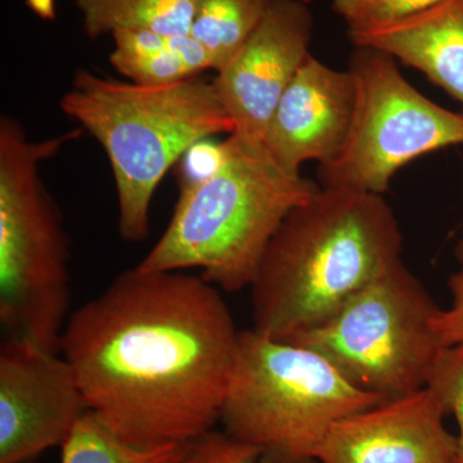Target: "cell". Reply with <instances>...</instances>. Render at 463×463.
Wrapping results in <instances>:
<instances>
[{
    "label": "cell",
    "mask_w": 463,
    "mask_h": 463,
    "mask_svg": "<svg viewBox=\"0 0 463 463\" xmlns=\"http://www.w3.org/2000/svg\"><path fill=\"white\" fill-rule=\"evenodd\" d=\"M240 334L203 277L136 267L71 313L61 354L90 412L118 438L187 444L221 421Z\"/></svg>",
    "instance_id": "6da1fadb"
},
{
    "label": "cell",
    "mask_w": 463,
    "mask_h": 463,
    "mask_svg": "<svg viewBox=\"0 0 463 463\" xmlns=\"http://www.w3.org/2000/svg\"><path fill=\"white\" fill-rule=\"evenodd\" d=\"M401 252V228L383 194L319 187L268 243L250 286L252 330L288 340L318 325Z\"/></svg>",
    "instance_id": "7a4b0ae2"
},
{
    "label": "cell",
    "mask_w": 463,
    "mask_h": 463,
    "mask_svg": "<svg viewBox=\"0 0 463 463\" xmlns=\"http://www.w3.org/2000/svg\"><path fill=\"white\" fill-rule=\"evenodd\" d=\"M223 143L221 167L205 181L179 187L165 232L137 267L196 268L221 291L250 288L283 219L319 188L279 165L260 139L232 133Z\"/></svg>",
    "instance_id": "3957f363"
},
{
    "label": "cell",
    "mask_w": 463,
    "mask_h": 463,
    "mask_svg": "<svg viewBox=\"0 0 463 463\" xmlns=\"http://www.w3.org/2000/svg\"><path fill=\"white\" fill-rule=\"evenodd\" d=\"M60 108L105 149L128 242L147 240L152 199L170 167L196 143L236 129L213 81L199 76L152 88L76 70Z\"/></svg>",
    "instance_id": "277c9868"
},
{
    "label": "cell",
    "mask_w": 463,
    "mask_h": 463,
    "mask_svg": "<svg viewBox=\"0 0 463 463\" xmlns=\"http://www.w3.org/2000/svg\"><path fill=\"white\" fill-rule=\"evenodd\" d=\"M83 130L35 142L16 118H0V322L5 337L54 353L72 313L71 254L41 166Z\"/></svg>",
    "instance_id": "5b68a950"
},
{
    "label": "cell",
    "mask_w": 463,
    "mask_h": 463,
    "mask_svg": "<svg viewBox=\"0 0 463 463\" xmlns=\"http://www.w3.org/2000/svg\"><path fill=\"white\" fill-rule=\"evenodd\" d=\"M386 402L356 388L309 347L241 331L224 431L258 448L259 463H317L335 423Z\"/></svg>",
    "instance_id": "8992f818"
},
{
    "label": "cell",
    "mask_w": 463,
    "mask_h": 463,
    "mask_svg": "<svg viewBox=\"0 0 463 463\" xmlns=\"http://www.w3.org/2000/svg\"><path fill=\"white\" fill-rule=\"evenodd\" d=\"M439 310L401 260L318 325L283 341L315 350L356 388L390 401L428 386L444 349L432 327Z\"/></svg>",
    "instance_id": "52a82bcc"
},
{
    "label": "cell",
    "mask_w": 463,
    "mask_h": 463,
    "mask_svg": "<svg viewBox=\"0 0 463 463\" xmlns=\"http://www.w3.org/2000/svg\"><path fill=\"white\" fill-rule=\"evenodd\" d=\"M347 70L355 91L352 123L340 151L319 165L323 187L383 194L414 158L463 145V114L414 90L390 54L355 45Z\"/></svg>",
    "instance_id": "ba28073f"
},
{
    "label": "cell",
    "mask_w": 463,
    "mask_h": 463,
    "mask_svg": "<svg viewBox=\"0 0 463 463\" xmlns=\"http://www.w3.org/2000/svg\"><path fill=\"white\" fill-rule=\"evenodd\" d=\"M90 412L61 353L5 337L0 344V463H30L63 447Z\"/></svg>",
    "instance_id": "9c48e42d"
},
{
    "label": "cell",
    "mask_w": 463,
    "mask_h": 463,
    "mask_svg": "<svg viewBox=\"0 0 463 463\" xmlns=\"http://www.w3.org/2000/svg\"><path fill=\"white\" fill-rule=\"evenodd\" d=\"M312 30L303 0H270L257 29L213 80L233 133L264 142L274 109L310 54Z\"/></svg>",
    "instance_id": "30bf717a"
},
{
    "label": "cell",
    "mask_w": 463,
    "mask_h": 463,
    "mask_svg": "<svg viewBox=\"0 0 463 463\" xmlns=\"http://www.w3.org/2000/svg\"><path fill=\"white\" fill-rule=\"evenodd\" d=\"M446 405L426 386L335 423L317 463H455Z\"/></svg>",
    "instance_id": "8fae6325"
},
{
    "label": "cell",
    "mask_w": 463,
    "mask_h": 463,
    "mask_svg": "<svg viewBox=\"0 0 463 463\" xmlns=\"http://www.w3.org/2000/svg\"><path fill=\"white\" fill-rule=\"evenodd\" d=\"M354 97L349 70L331 69L309 54L274 109L264 137L268 151L291 173L307 161L328 163L345 142Z\"/></svg>",
    "instance_id": "7c38bea8"
},
{
    "label": "cell",
    "mask_w": 463,
    "mask_h": 463,
    "mask_svg": "<svg viewBox=\"0 0 463 463\" xmlns=\"http://www.w3.org/2000/svg\"><path fill=\"white\" fill-rule=\"evenodd\" d=\"M349 36L354 45L385 52L420 70L463 105V0H438L411 16Z\"/></svg>",
    "instance_id": "4fadbf2b"
},
{
    "label": "cell",
    "mask_w": 463,
    "mask_h": 463,
    "mask_svg": "<svg viewBox=\"0 0 463 463\" xmlns=\"http://www.w3.org/2000/svg\"><path fill=\"white\" fill-rule=\"evenodd\" d=\"M115 48L109 62L130 83L167 87L213 70L212 58L191 35H163L145 30L112 33Z\"/></svg>",
    "instance_id": "5bb4252c"
},
{
    "label": "cell",
    "mask_w": 463,
    "mask_h": 463,
    "mask_svg": "<svg viewBox=\"0 0 463 463\" xmlns=\"http://www.w3.org/2000/svg\"><path fill=\"white\" fill-rule=\"evenodd\" d=\"M76 7L91 39L121 30L190 35L194 0H76Z\"/></svg>",
    "instance_id": "9a60e30c"
},
{
    "label": "cell",
    "mask_w": 463,
    "mask_h": 463,
    "mask_svg": "<svg viewBox=\"0 0 463 463\" xmlns=\"http://www.w3.org/2000/svg\"><path fill=\"white\" fill-rule=\"evenodd\" d=\"M270 0H194L192 38L205 48L219 72L257 29Z\"/></svg>",
    "instance_id": "2e32d148"
},
{
    "label": "cell",
    "mask_w": 463,
    "mask_h": 463,
    "mask_svg": "<svg viewBox=\"0 0 463 463\" xmlns=\"http://www.w3.org/2000/svg\"><path fill=\"white\" fill-rule=\"evenodd\" d=\"M184 450L185 444L133 446L90 411L63 444L62 463H182Z\"/></svg>",
    "instance_id": "e0dca14e"
},
{
    "label": "cell",
    "mask_w": 463,
    "mask_h": 463,
    "mask_svg": "<svg viewBox=\"0 0 463 463\" xmlns=\"http://www.w3.org/2000/svg\"><path fill=\"white\" fill-rule=\"evenodd\" d=\"M429 388L437 392L458 425L455 463H463V345L444 347L432 368Z\"/></svg>",
    "instance_id": "ac0fdd59"
},
{
    "label": "cell",
    "mask_w": 463,
    "mask_h": 463,
    "mask_svg": "<svg viewBox=\"0 0 463 463\" xmlns=\"http://www.w3.org/2000/svg\"><path fill=\"white\" fill-rule=\"evenodd\" d=\"M438 0H331L332 8L349 26V32L392 23L422 9Z\"/></svg>",
    "instance_id": "d6986e66"
},
{
    "label": "cell",
    "mask_w": 463,
    "mask_h": 463,
    "mask_svg": "<svg viewBox=\"0 0 463 463\" xmlns=\"http://www.w3.org/2000/svg\"><path fill=\"white\" fill-rule=\"evenodd\" d=\"M258 448L215 429L185 444L182 463H259Z\"/></svg>",
    "instance_id": "ffe728a7"
},
{
    "label": "cell",
    "mask_w": 463,
    "mask_h": 463,
    "mask_svg": "<svg viewBox=\"0 0 463 463\" xmlns=\"http://www.w3.org/2000/svg\"><path fill=\"white\" fill-rule=\"evenodd\" d=\"M224 158V143L203 139L192 146L179 164V187L196 184L210 178L221 167Z\"/></svg>",
    "instance_id": "44dd1931"
},
{
    "label": "cell",
    "mask_w": 463,
    "mask_h": 463,
    "mask_svg": "<svg viewBox=\"0 0 463 463\" xmlns=\"http://www.w3.org/2000/svg\"><path fill=\"white\" fill-rule=\"evenodd\" d=\"M452 306L440 309L432 319V327L444 347L463 345V272L449 279Z\"/></svg>",
    "instance_id": "7402d4cb"
},
{
    "label": "cell",
    "mask_w": 463,
    "mask_h": 463,
    "mask_svg": "<svg viewBox=\"0 0 463 463\" xmlns=\"http://www.w3.org/2000/svg\"><path fill=\"white\" fill-rule=\"evenodd\" d=\"M26 5L43 20H54L56 18V8H54L53 0H26Z\"/></svg>",
    "instance_id": "603a6c76"
},
{
    "label": "cell",
    "mask_w": 463,
    "mask_h": 463,
    "mask_svg": "<svg viewBox=\"0 0 463 463\" xmlns=\"http://www.w3.org/2000/svg\"><path fill=\"white\" fill-rule=\"evenodd\" d=\"M456 255L457 259H458L459 264H461V272H463V232L461 240L457 243Z\"/></svg>",
    "instance_id": "cb8c5ba5"
}]
</instances>
